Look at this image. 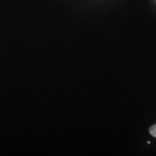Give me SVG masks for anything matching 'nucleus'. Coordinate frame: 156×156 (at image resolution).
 <instances>
[{
    "label": "nucleus",
    "instance_id": "1",
    "mask_svg": "<svg viewBox=\"0 0 156 156\" xmlns=\"http://www.w3.org/2000/svg\"><path fill=\"white\" fill-rule=\"evenodd\" d=\"M150 133L153 136L156 138V124L151 127L150 128Z\"/></svg>",
    "mask_w": 156,
    "mask_h": 156
}]
</instances>
